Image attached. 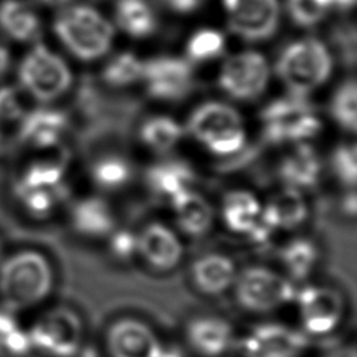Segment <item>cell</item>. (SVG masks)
Here are the masks:
<instances>
[{
	"label": "cell",
	"instance_id": "obj_1",
	"mask_svg": "<svg viewBox=\"0 0 357 357\" xmlns=\"http://www.w3.org/2000/svg\"><path fill=\"white\" fill-rule=\"evenodd\" d=\"M53 287V269L38 251L22 250L0 266V298L11 311L26 310L43 301Z\"/></svg>",
	"mask_w": 357,
	"mask_h": 357
},
{
	"label": "cell",
	"instance_id": "obj_2",
	"mask_svg": "<svg viewBox=\"0 0 357 357\" xmlns=\"http://www.w3.org/2000/svg\"><path fill=\"white\" fill-rule=\"evenodd\" d=\"M53 28L63 46L85 61L105 56L114 35L112 24L89 6L64 8L57 15Z\"/></svg>",
	"mask_w": 357,
	"mask_h": 357
},
{
	"label": "cell",
	"instance_id": "obj_3",
	"mask_svg": "<svg viewBox=\"0 0 357 357\" xmlns=\"http://www.w3.org/2000/svg\"><path fill=\"white\" fill-rule=\"evenodd\" d=\"M275 68L291 93L305 96L329 78L332 56L319 39L303 38L283 47Z\"/></svg>",
	"mask_w": 357,
	"mask_h": 357
},
{
	"label": "cell",
	"instance_id": "obj_4",
	"mask_svg": "<svg viewBox=\"0 0 357 357\" xmlns=\"http://www.w3.org/2000/svg\"><path fill=\"white\" fill-rule=\"evenodd\" d=\"M188 131L218 156L234 155L245 144L240 113L223 102L211 100L199 105L190 116Z\"/></svg>",
	"mask_w": 357,
	"mask_h": 357
},
{
	"label": "cell",
	"instance_id": "obj_5",
	"mask_svg": "<svg viewBox=\"0 0 357 357\" xmlns=\"http://www.w3.org/2000/svg\"><path fill=\"white\" fill-rule=\"evenodd\" d=\"M264 138L271 144L303 142L314 138L322 127L312 106L301 95H287L269 102L261 112Z\"/></svg>",
	"mask_w": 357,
	"mask_h": 357
},
{
	"label": "cell",
	"instance_id": "obj_6",
	"mask_svg": "<svg viewBox=\"0 0 357 357\" xmlns=\"http://www.w3.org/2000/svg\"><path fill=\"white\" fill-rule=\"evenodd\" d=\"M21 89L47 103L60 98L71 85L73 75L66 61L47 46L36 43L21 60L18 67Z\"/></svg>",
	"mask_w": 357,
	"mask_h": 357
},
{
	"label": "cell",
	"instance_id": "obj_7",
	"mask_svg": "<svg viewBox=\"0 0 357 357\" xmlns=\"http://www.w3.org/2000/svg\"><path fill=\"white\" fill-rule=\"evenodd\" d=\"M32 350L47 357H75L82 344L84 326L79 315L68 307L43 312L28 332Z\"/></svg>",
	"mask_w": 357,
	"mask_h": 357
},
{
	"label": "cell",
	"instance_id": "obj_8",
	"mask_svg": "<svg viewBox=\"0 0 357 357\" xmlns=\"http://www.w3.org/2000/svg\"><path fill=\"white\" fill-rule=\"evenodd\" d=\"M236 280V298L251 312H269L294 301L297 289L284 276L264 268L250 266Z\"/></svg>",
	"mask_w": 357,
	"mask_h": 357
},
{
	"label": "cell",
	"instance_id": "obj_9",
	"mask_svg": "<svg viewBox=\"0 0 357 357\" xmlns=\"http://www.w3.org/2000/svg\"><path fill=\"white\" fill-rule=\"evenodd\" d=\"M268 81V61L254 50L240 52L226 59L218 77L219 88L237 100L257 99L266 89Z\"/></svg>",
	"mask_w": 357,
	"mask_h": 357
},
{
	"label": "cell",
	"instance_id": "obj_10",
	"mask_svg": "<svg viewBox=\"0 0 357 357\" xmlns=\"http://www.w3.org/2000/svg\"><path fill=\"white\" fill-rule=\"evenodd\" d=\"M298 315L305 333L325 336L332 333L344 315V300L328 286H305L296 293Z\"/></svg>",
	"mask_w": 357,
	"mask_h": 357
},
{
	"label": "cell",
	"instance_id": "obj_11",
	"mask_svg": "<svg viewBox=\"0 0 357 357\" xmlns=\"http://www.w3.org/2000/svg\"><path fill=\"white\" fill-rule=\"evenodd\" d=\"M229 29L248 42L266 40L279 24L278 0H223Z\"/></svg>",
	"mask_w": 357,
	"mask_h": 357
},
{
	"label": "cell",
	"instance_id": "obj_12",
	"mask_svg": "<svg viewBox=\"0 0 357 357\" xmlns=\"http://www.w3.org/2000/svg\"><path fill=\"white\" fill-rule=\"evenodd\" d=\"M148 93L160 100H178L192 86V68L188 60L176 56H158L144 61L142 78Z\"/></svg>",
	"mask_w": 357,
	"mask_h": 357
},
{
	"label": "cell",
	"instance_id": "obj_13",
	"mask_svg": "<svg viewBox=\"0 0 357 357\" xmlns=\"http://www.w3.org/2000/svg\"><path fill=\"white\" fill-rule=\"evenodd\" d=\"M241 344L245 357H300L307 337L283 324L268 322L251 329Z\"/></svg>",
	"mask_w": 357,
	"mask_h": 357
},
{
	"label": "cell",
	"instance_id": "obj_14",
	"mask_svg": "<svg viewBox=\"0 0 357 357\" xmlns=\"http://www.w3.org/2000/svg\"><path fill=\"white\" fill-rule=\"evenodd\" d=\"M162 342L153 329L137 318H119L106 332L110 357H158Z\"/></svg>",
	"mask_w": 357,
	"mask_h": 357
},
{
	"label": "cell",
	"instance_id": "obj_15",
	"mask_svg": "<svg viewBox=\"0 0 357 357\" xmlns=\"http://www.w3.org/2000/svg\"><path fill=\"white\" fill-rule=\"evenodd\" d=\"M190 347L202 357H219L233 344L234 335L230 324L220 317L202 315L192 318L185 326Z\"/></svg>",
	"mask_w": 357,
	"mask_h": 357
},
{
	"label": "cell",
	"instance_id": "obj_16",
	"mask_svg": "<svg viewBox=\"0 0 357 357\" xmlns=\"http://www.w3.org/2000/svg\"><path fill=\"white\" fill-rule=\"evenodd\" d=\"M137 251L158 271H170L177 266L183 247L177 236L162 223H151L137 237Z\"/></svg>",
	"mask_w": 357,
	"mask_h": 357
},
{
	"label": "cell",
	"instance_id": "obj_17",
	"mask_svg": "<svg viewBox=\"0 0 357 357\" xmlns=\"http://www.w3.org/2000/svg\"><path fill=\"white\" fill-rule=\"evenodd\" d=\"M67 128V117L54 109H36L21 117L20 139L35 148L54 146Z\"/></svg>",
	"mask_w": 357,
	"mask_h": 357
},
{
	"label": "cell",
	"instance_id": "obj_18",
	"mask_svg": "<svg viewBox=\"0 0 357 357\" xmlns=\"http://www.w3.org/2000/svg\"><path fill=\"white\" fill-rule=\"evenodd\" d=\"M321 173V163L315 149L304 142H298L287 153L280 166L279 176L290 188H310L315 185Z\"/></svg>",
	"mask_w": 357,
	"mask_h": 357
},
{
	"label": "cell",
	"instance_id": "obj_19",
	"mask_svg": "<svg viewBox=\"0 0 357 357\" xmlns=\"http://www.w3.org/2000/svg\"><path fill=\"white\" fill-rule=\"evenodd\" d=\"M0 29L13 40L35 42L42 33L39 15L22 0H3L0 3Z\"/></svg>",
	"mask_w": 357,
	"mask_h": 357
},
{
	"label": "cell",
	"instance_id": "obj_20",
	"mask_svg": "<svg viewBox=\"0 0 357 357\" xmlns=\"http://www.w3.org/2000/svg\"><path fill=\"white\" fill-rule=\"evenodd\" d=\"M192 280L205 294L216 296L226 291L236 279V268L230 258L222 254H206L192 265Z\"/></svg>",
	"mask_w": 357,
	"mask_h": 357
},
{
	"label": "cell",
	"instance_id": "obj_21",
	"mask_svg": "<svg viewBox=\"0 0 357 357\" xmlns=\"http://www.w3.org/2000/svg\"><path fill=\"white\" fill-rule=\"evenodd\" d=\"M170 199L177 223L187 234L202 236L209 230L213 213L202 195L188 188L173 195Z\"/></svg>",
	"mask_w": 357,
	"mask_h": 357
},
{
	"label": "cell",
	"instance_id": "obj_22",
	"mask_svg": "<svg viewBox=\"0 0 357 357\" xmlns=\"http://www.w3.org/2000/svg\"><path fill=\"white\" fill-rule=\"evenodd\" d=\"M261 213L275 229H293L304 222L307 204L298 190L286 187L272 197Z\"/></svg>",
	"mask_w": 357,
	"mask_h": 357
},
{
	"label": "cell",
	"instance_id": "obj_23",
	"mask_svg": "<svg viewBox=\"0 0 357 357\" xmlns=\"http://www.w3.org/2000/svg\"><path fill=\"white\" fill-rule=\"evenodd\" d=\"M73 226L85 236L99 237L110 233L114 226L109 205L99 198H85L73 209Z\"/></svg>",
	"mask_w": 357,
	"mask_h": 357
},
{
	"label": "cell",
	"instance_id": "obj_24",
	"mask_svg": "<svg viewBox=\"0 0 357 357\" xmlns=\"http://www.w3.org/2000/svg\"><path fill=\"white\" fill-rule=\"evenodd\" d=\"M116 24L127 35L144 39L156 29V17L146 0H117Z\"/></svg>",
	"mask_w": 357,
	"mask_h": 357
},
{
	"label": "cell",
	"instance_id": "obj_25",
	"mask_svg": "<svg viewBox=\"0 0 357 357\" xmlns=\"http://www.w3.org/2000/svg\"><path fill=\"white\" fill-rule=\"evenodd\" d=\"M146 180L149 187L158 195L173 197L190 188L194 180V173L190 166L180 160H167L153 165L148 173Z\"/></svg>",
	"mask_w": 357,
	"mask_h": 357
},
{
	"label": "cell",
	"instance_id": "obj_26",
	"mask_svg": "<svg viewBox=\"0 0 357 357\" xmlns=\"http://www.w3.org/2000/svg\"><path fill=\"white\" fill-rule=\"evenodd\" d=\"M261 215L258 199L247 191H233L225 197L223 219L226 226L236 231L248 234Z\"/></svg>",
	"mask_w": 357,
	"mask_h": 357
},
{
	"label": "cell",
	"instance_id": "obj_27",
	"mask_svg": "<svg viewBox=\"0 0 357 357\" xmlns=\"http://www.w3.org/2000/svg\"><path fill=\"white\" fill-rule=\"evenodd\" d=\"M141 141L156 152H166L174 148L183 137V128L169 116H153L139 130Z\"/></svg>",
	"mask_w": 357,
	"mask_h": 357
},
{
	"label": "cell",
	"instance_id": "obj_28",
	"mask_svg": "<svg viewBox=\"0 0 357 357\" xmlns=\"http://www.w3.org/2000/svg\"><path fill=\"white\" fill-rule=\"evenodd\" d=\"M317 248L307 238H296L280 251V259L289 275L296 280L305 279L317 261Z\"/></svg>",
	"mask_w": 357,
	"mask_h": 357
},
{
	"label": "cell",
	"instance_id": "obj_29",
	"mask_svg": "<svg viewBox=\"0 0 357 357\" xmlns=\"http://www.w3.org/2000/svg\"><path fill=\"white\" fill-rule=\"evenodd\" d=\"M144 61L131 52L112 57L102 71V78L112 86H127L142 78Z\"/></svg>",
	"mask_w": 357,
	"mask_h": 357
},
{
	"label": "cell",
	"instance_id": "obj_30",
	"mask_svg": "<svg viewBox=\"0 0 357 357\" xmlns=\"http://www.w3.org/2000/svg\"><path fill=\"white\" fill-rule=\"evenodd\" d=\"M226 39L218 29L204 28L194 32L185 45L187 60L192 63H204L219 57L225 50Z\"/></svg>",
	"mask_w": 357,
	"mask_h": 357
},
{
	"label": "cell",
	"instance_id": "obj_31",
	"mask_svg": "<svg viewBox=\"0 0 357 357\" xmlns=\"http://www.w3.org/2000/svg\"><path fill=\"white\" fill-rule=\"evenodd\" d=\"M63 185L56 187H21L15 185V195L24 208L33 216H46L53 211L57 201L63 197Z\"/></svg>",
	"mask_w": 357,
	"mask_h": 357
},
{
	"label": "cell",
	"instance_id": "obj_32",
	"mask_svg": "<svg viewBox=\"0 0 357 357\" xmlns=\"http://www.w3.org/2000/svg\"><path fill=\"white\" fill-rule=\"evenodd\" d=\"M356 109H357L356 81L347 79L333 93V98L331 102V114L342 128L347 131H356L357 128Z\"/></svg>",
	"mask_w": 357,
	"mask_h": 357
},
{
	"label": "cell",
	"instance_id": "obj_33",
	"mask_svg": "<svg viewBox=\"0 0 357 357\" xmlns=\"http://www.w3.org/2000/svg\"><path fill=\"white\" fill-rule=\"evenodd\" d=\"M131 177V167L127 160L119 156H103L92 167L93 181L105 190L123 187Z\"/></svg>",
	"mask_w": 357,
	"mask_h": 357
},
{
	"label": "cell",
	"instance_id": "obj_34",
	"mask_svg": "<svg viewBox=\"0 0 357 357\" xmlns=\"http://www.w3.org/2000/svg\"><path fill=\"white\" fill-rule=\"evenodd\" d=\"M63 166L53 160L29 165L15 185L21 187H56L61 184Z\"/></svg>",
	"mask_w": 357,
	"mask_h": 357
},
{
	"label": "cell",
	"instance_id": "obj_35",
	"mask_svg": "<svg viewBox=\"0 0 357 357\" xmlns=\"http://www.w3.org/2000/svg\"><path fill=\"white\" fill-rule=\"evenodd\" d=\"M287 11L300 26H314L332 8L331 0H287Z\"/></svg>",
	"mask_w": 357,
	"mask_h": 357
},
{
	"label": "cell",
	"instance_id": "obj_36",
	"mask_svg": "<svg viewBox=\"0 0 357 357\" xmlns=\"http://www.w3.org/2000/svg\"><path fill=\"white\" fill-rule=\"evenodd\" d=\"M332 169L336 177L349 187H354L357 178V151L354 144L339 145L332 153Z\"/></svg>",
	"mask_w": 357,
	"mask_h": 357
},
{
	"label": "cell",
	"instance_id": "obj_37",
	"mask_svg": "<svg viewBox=\"0 0 357 357\" xmlns=\"http://www.w3.org/2000/svg\"><path fill=\"white\" fill-rule=\"evenodd\" d=\"M22 116L21 92L13 86L0 88V120H17Z\"/></svg>",
	"mask_w": 357,
	"mask_h": 357
},
{
	"label": "cell",
	"instance_id": "obj_38",
	"mask_svg": "<svg viewBox=\"0 0 357 357\" xmlns=\"http://www.w3.org/2000/svg\"><path fill=\"white\" fill-rule=\"evenodd\" d=\"M110 251L120 259L130 258L137 251V237L128 230H120L110 238Z\"/></svg>",
	"mask_w": 357,
	"mask_h": 357
},
{
	"label": "cell",
	"instance_id": "obj_39",
	"mask_svg": "<svg viewBox=\"0 0 357 357\" xmlns=\"http://www.w3.org/2000/svg\"><path fill=\"white\" fill-rule=\"evenodd\" d=\"M165 3L176 13L180 14H190L198 10L204 0H165Z\"/></svg>",
	"mask_w": 357,
	"mask_h": 357
},
{
	"label": "cell",
	"instance_id": "obj_40",
	"mask_svg": "<svg viewBox=\"0 0 357 357\" xmlns=\"http://www.w3.org/2000/svg\"><path fill=\"white\" fill-rule=\"evenodd\" d=\"M158 357H183V353L177 346H173V344L166 346V344L162 343V347H160V351H159Z\"/></svg>",
	"mask_w": 357,
	"mask_h": 357
},
{
	"label": "cell",
	"instance_id": "obj_41",
	"mask_svg": "<svg viewBox=\"0 0 357 357\" xmlns=\"http://www.w3.org/2000/svg\"><path fill=\"white\" fill-rule=\"evenodd\" d=\"M356 206H357V202H356V195L354 192H350L349 195H346L344 201H343V208L346 211V213L349 215H354L356 213Z\"/></svg>",
	"mask_w": 357,
	"mask_h": 357
},
{
	"label": "cell",
	"instance_id": "obj_42",
	"mask_svg": "<svg viewBox=\"0 0 357 357\" xmlns=\"http://www.w3.org/2000/svg\"><path fill=\"white\" fill-rule=\"evenodd\" d=\"M332 8L340 10V11H349L356 6V0H331Z\"/></svg>",
	"mask_w": 357,
	"mask_h": 357
},
{
	"label": "cell",
	"instance_id": "obj_43",
	"mask_svg": "<svg viewBox=\"0 0 357 357\" xmlns=\"http://www.w3.org/2000/svg\"><path fill=\"white\" fill-rule=\"evenodd\" d=\"M8 63H10L8 52H7V49L0 43V75L4 74V71H6L7 67H8Z\"/></svg>",
	"mask_w": 357,
	"mask_h": 357
},
{
	"label": "cell",
	"instance_id": "obj_44",
	"mask_svg": "<svg viewBox=\"0 0 357 357\" xmlns=\"http://www.w3.org/2000/svg\"><path fill=\"white\" fill-rule=\"evenodd\" d=\"M40 3L46 4V6H64L67 4L70 0H39Z\"/></svg>",
	"mask_w": 357,
	"mask_h": 357
}]
</instances>
